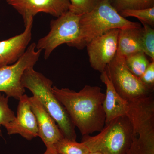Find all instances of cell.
I'll use <instances>...</instances> for the list:
<instances>
[{
  "label": "cell",
  "instance_id": "cell-1",
  "mask_svg": "<svg viewBox=\"0 0 154 154\" xmlns=\"http://www.w3.org/2000/svg\"><path fill=\"white\" fill-rule=\"evenodd\" d=\"M52 91L83 136L101 131L105 124V94L98 86L86 85L79 92L53 86Z\"/></svg>",
  "mask_w": 154,
  "mask_h": 154
},
{
  "label": "cell",
  "instance_id": "cell-2",
  "mask_svg": "<svg viewBox=\"0 0 154 154\" xmlns=\"http://www.w3.org/2000/svg\"><path fill=\"white\" fill-rule=\"evenodd\" d=\"M22 86L36 97L55 120L64 137L76 140L75 125L65 108L52 91L53 82L33 67L25 70L21 79Z\"/></svg>",
  "mask_w": 154,
  "mask_h": 154
},
{
  "label": "cell",
  "instance_id": "cell-3",
  "mask_svg": "<svg viewBox=\"0 0 154 154\" xmlns=\"http://www.w3.org/2000/svg\"><path fill=\"white\" fill-rule=\"evenodd\" d=\"M140 27L138 22L122 17L108 0H103L93 11L82 15L79 34L72 47L82 49L92 39L111 29Z\"/></svg>",
  "mask_w": 154,
  "mask_h": 154
},
{
  "label": "cell",
  "instance_id": "cell-4",
  "mask_svg": "<svg viewBox=\"0 0 154 154\" xmlns=\"http://www.w3.org/2000/svg\"><path fill=\"white\" fill-rule=\"evenodd\" d=\"M131 126L127 116H119L105 124L94 136H83L82 142L90 152L102 154H127L131 143Z\"/></svg>",
  "mask_w": 154,
  "mask_h": 154
},
{
  "label": "cell",
  "instance_id": "cell-5",
  "mask_svg": "<svg viewBox=\"0 0 154 154\" xmlns=\"http://www.w3.org/2000/svg\"><path fill=\"white\" fill-rule=\"evenodd\" d=\"M82 15L68 11L51 20L49 33L40 38L36 44V49L44 51L45 59L61 45L66 44L73 47L79 34V22Z\"/></svg>",
  "mask_w": 154,
  "mask_h": 154
},
{
  "label": "cell",
  "instance_id": "cell-6",
  "mask_svg": "<svg viewBox=\"0 0 154 154\" xmlns=\"http://www.w3.org/2000/svg\"><path fill=\"white\" fill-rule=\"evenodd\" d=\"M42 51L36 48V44L28 46L25 53L16 63L0 67V93L8 98L19 100L25 92L21 79L25 70L34 67L40 57Z\"/></svg>",
  "mask_w": 154,
  "mask_h": 154
},
{
  "label": "cell",
  "instance_id": "cell-7",
  "mask_svg": "<svg viewBox=\"0 0 154 154\" xmlns=\"http://www.w3.org/2000/svg\"><path fill=\"white\" fill-rule=\"evenodd\" d=\"M105 71L116 92L128 102L152 94V91L128 69L124 59L115 57Z\"/></svg>",
  "mask_w": 154,
  "mask_h": 154
},
{
  "label": "cell",
  "instance_id": "cell-8",
  "mask_svg": "<svg viewBox=\"0 0 154 154\" xmlns=\"http://www.w3.org/2000/svg\"><path fill=\"white\" fill-rule=\"evenodd\" d=\"M119 29H113L94 38L88 45L87 52L91 67L102 73L115 57Z\"/></svg>",
  "mask_w": 154,
  "mask_h": 154
},
{
  "label": "cell",
  "instance_id": "cell-9",
  "mask_svg": "<svg viewBox=\"0 0 154 154\" xmlns=\"http://www.w3.org/2000/svg\"><path fill=\"white\" fill-rule=\"evenodd\" d=\"M22 16L25 25L38 13L59 17L68 11L69 0H6Z\"/></svg>",
  "mask_w": 154,
  "mask_h": 154
},
{
  "label": "cell",
  "instance_id": "cell-10",
  "mask_svg": "<svg viewBox=\"0 0 154 154\" xmlns=\"http://www.w3.org/2000/svg\"><path fill=\"white\" fill-rule=\"evenodd\" d=\"M19 100L17 116L14 120L4 127L8 134H19L27 140H31L38 136L36 116L27 95L24 94Z\"/></svg>",
  "mask_w": 154,
  "mask_h": 154
},
{
  "label": "cell",
  "instance_id": "cell-11",
  "mask_svg": "<svg viewBox=\"0 0 154 154\" xmlns=\"http://www.w3.org/2000/svg\"><path fill=\"white\" fill-rule=\"evenodd\" d=\"M31 109L36 116L38 136L46 147L53 146L64 137L52 116L45 110L39 100L34 96L29 97Z\"/></svg>",
  "mask_w": 154,
  "mask_h": 154
},
{
  "label": "cell",
  "instance_id": "cell-12",
  "mask_svg": "<svg viewBox=\"0 0 154 154\" xmlns=\"http://www.w3.org/2000/svg\"><path fill=\"white\" fill-rule=\"evenodd\" d=\"M33 21L25 25L22 33L0 41V67L15 63L25 53L32 38Z\"/></svg>",
  "mask_w": 154,
  "mask_h": 154
},
{
  "label": "cell",
  "instance_id": "cell-13",
  "mask_svg": "<svg viewBox=\"0 0 154 154\" xmlns=\"http://www.w3.org/2000/svg\"><path fill=\"white\" fill-rule=\"evenodd\" d=\"M100 79L106 87L103 103V110L105 115V125L117 117L126 115L129 102L122 98L116 92L105 71L101 73Z\"/></svg>",
  "mask_w": 154,
  "mask_h": 154
},
{
  "label": "cell",
  "instance_id": "cell-14",
  "mask_svg": "<svg viewBox=\"0 0 154 154\" xmlns=\"http://www.w3.org/2000/svg\"><path fill=\"white\" fill-rule=\"evenodd\" d=\"M142 27L119 29L115 57L125 59L128 56L143 51L141 44Z\"/></svg>",
  "mask_w": 154,
  "mask_h": 154
},
{
  "label": "cell",
  "instance_id": "cell-15",
  "mask_svg": "<svg viewBox=\"0 0 154 154\" xmlns=\"http://www.w3.org/2000/svg\"><path fill=\"white\" fill-rule=\"evenodd\" d=\"M124 62L128 69L138 78L142 75L150 63L143 51L127 57Z\"/></svg>",
  "mask_w": 154,
  "mask_h": 154
},
{
  "label": "cell",
  "instance_id": "cell-16",
  "mask_svg": "<svg viewBox=\"0 0 154 154\" xmlns=\"http://www.w3.org/2000/svg\"><path fill=\"white\" fill-rule=\"evenodd\" d=\"M60 154H88L90 151L83 142L63 137L53 146Z\"/></svg>",
  "mask_w": 154,
  "mask_h": 154
},
{
  "label": "cell",
  "instance_id": "cell-17",
  "mask_svg": "<svg viewBox=\"0 0 154 154\" xmlns=\"http://www.w3.org/2000/svg\"><path fill=\"white\" fill-rule=\"evenodd\" d=\"M119 13L125 10L147 8L154 7V0H108Z\"/></svg>",
  "mask_w": 154,
  "mask_h": 154
},
{
  "label": "cell",
  "instance_id": "cell-18",
  "mask_svg": "<svg viewBox=\"0 0 154 154\" xmlns=\"http://www.w3.org/2000/svg\"><path fill=\"white\" fill-rule=\"evenodd\" d=\"M124 18L133 17L137 18L141 23H144L150 26L154 25V7L147 8L125 10L119 12Z\"/></svg>",
  "mask_w": 154,
  "mask_h": 154
},
{
  "label": "cell",
  "instance_id": "cell-19",
  "mask_svg": "<svg viewBox=\"0 0 154 154\" xmlns=\"http://www.w3.org/2000/svg\"><path fill=\"white\" fill-rule=\"evenodd\" d=\"M141 34V44L143 52L154 61V30L144 23Z\"/></svg>",
  "mask_w": 154,
  "mask_h": 154
},
{
  "label": "cell",
  "instance_id": "cell-20",
  "mask_svg": "<svg viewBox=\"0 0 154 154\" xmlns=\"http://www.w3.org/2000/svg\"><path fill=\"white\" fill-rule=\"evenodd\" d=\"M103 0H69V11L78 15H83L93 11Z\"/></svg>",
  "mask_w": 154,
  "mask_h": 154
},
{
  "label": "cell",
  "instance_id": "cell-21",
  "mask_svg": "<svg viewBox=\"0 0 154 154\" xmlns=\"http://www.w3.org/2000/svg\"><path fill=\"white\" fill-rule=\"evenodd\" d=\"M9 98L0 93V136L2 137L1 127L5 126L16 117L14 111L9 107Z\"/></svg>",
  "mask_w": 154,
  "mask_h": 154
},
{
  "label": "cell",
  "instance_id": "cell-22",
  "mask_svg": "<svg viewBox=\"0 0 154 154\" xmlns=\"http://www.w3.org/2000/svg\"><path fill=\"white\" fill-rule=\"evenodd\" d=\"M143 85L151 91L154 87V61L150 63L142 75L139 78Z\"/></svg>",
  "mask_w": 154,
  "mask_h": 154
},
{
  "label": "cell",
  "instance_id": "cell-23",
  "mask_svg": "<svg viewBox=\"0 0 154 154\" xmlns=\"http://www.w3.org/2000/svg\"><path fill=\"white\" fill-rule=\"evenodd\" d=\"M43 154H60L57 152L54 146L46 147V150Z\"/></svg>",
  "mask_w": 154,
  "mask_h": 154
},
{
  "label": "cell",
  "instance_id": "cell-24",
  "mask_svg": "<svg viewBox=\"0 0 154 154\" xmlns=\"http://www.w3.org/2000/svg\"><path fill=\"white\" fill-rule=\"evenodd\" d=\"M88 154H102L99 152H90Z\"/></svg>",
  "mask_w": 154,
  "mask_h": 154
}]
</instances>
